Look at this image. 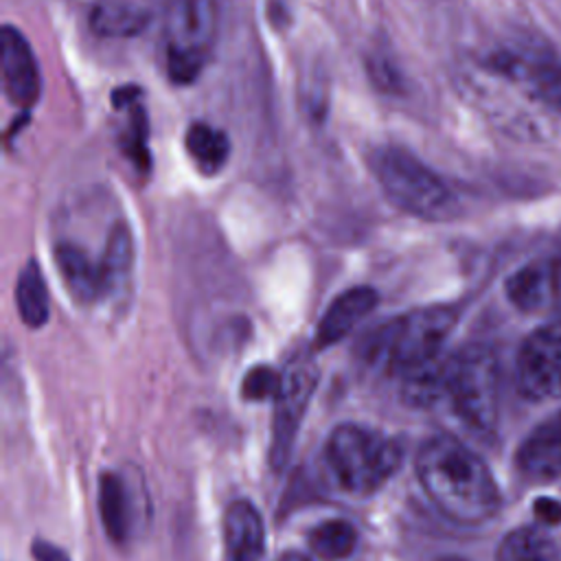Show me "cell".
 I'll list each match as a JSON object with an SVG mask.
<instances>
[{
    "label": "cell",
    "instance_id": "6da1fadb",
    "mask_svg": "<svg viewBox=\"0 0 561 561\" xmlns=\"http://www.w3.org/2000/svg\"><path fill=\"white\" fill-rule=\"evenodd\" d=\"M416 476L432 504L456 524H484L500 508V491L484 460L449 434L423 443Z\"/></svg>",
    "mask_w": 561,
    "mask_h": 561
},
{
    "label": "cell",
    "instance_id": "7a4b0ae2",
    "mask_svg": "<svg viewBox=\"0 0 561 561\" xmlns=\"http://www.w3.org/2000/svg\"><path fill=\"white\" fill-rule=\"evenodd\" d=\"M368 164L379 188L399 210L427 221L451 219L458 213V199L449 184L408 149L377 147L368 156Z\"/></svg>",
    "mask_w": 561,
    "mask_h": 561
},
{
    "label": "cell",
    "instance_id": "3957f363",
    "mask_svg": "<svg viewBox=\"0 0 561 561\" xmlns=\"http://www.w3.org/2000/svg\"><path fill=\"white\" fill-rule=\"evenodd\" d=\"M401 458L394 438L355 423L337 425L324 445V462L333 482L351 495L377 491L399 469Z\"/></svg>",
    "mask_w": 561,
    "mask_h": 561
},
{
    "label": "cell",
    "instance_id": "277c9868",
    "mask_svg": "<svg viewBox=\"0 0 561 561\" xmlns=\"http://www.w3.org/2000/svg\"><path fill=\"white\" fill-rule=\"evenodd\" d=\"M217 33V0H169L162 13V42L167 75L173 83L188 85L202 75Z\"/></svg>",
    "mask_w": 561,
    "mask_h": 561
},
{
    "label": "cell",
    "instance_id": "5b68a950",
    "mask_svg": "<svg viewBox=\"0 0 561 561\" xmlns=\"http://www.w3.org/2000/svg\"><path fill=\"white\" fill-rule=\"evenodd\" d=\"M443 394L458 419L476 432H493L500 410V370L489 346L471 344L447 357Z\"/></svg>",
    "mask_w": 561,
    "mask_h": 561
},
{
    "label": "cell",
    "instance_id": "8992f818",
    "mask_svg": "<svg viewBox=\"0 0 561 561\" xmlns=\"http://www.w3.org/2000/svg\"><path fill=\"white\" fill-rule=\"evenodd\" d=\"M456 320L458 313L445 305L421 307L397 318L386 327L379 344L386 366L401 379L440 368L445 364L443 346Z\"/></svg>",
    "mask_w": 561,
    "mask_h": 561
},
{
    "label": "cell",
    "instance_id": "52a82bcc",
    "mask_svg": "<svg viewBox=\"0 0 561 561\" xmlns=\"http://www.w3.org/2000/svg\"><path fill=\"white\" fill-rule=\"evenodd\" d=\"M482 70L561 116V55L546 42H508L482 59Z\"/></svg>",
    "mask_w": 561,
    "mask_h": 561
},
{
    "label": "cell",
    "instance_id": "ba28073f",
    "mask_svg": "<svg viewBox=\"0 0 561 561\" xmlns=\"http://www.w3.org/2000/svg\"><path fill=\"white\" fill-rule=\"evenodd\" d=\"M318 386V368L309 357L291 359L280 377V388L274 397L272 421V447L270 460L274 469H280L294 447L296 432L307 412L311 394Z\"/></svg>",
    "mask_w": 561,
    "mask_h": 561
},
{
    "label": "cell",
    "instance_id": "9c48e42d",
    "mask_svg": "<svg viewBox=\"0 0 561 561\" xmlns=\"http://www.w3.org/2000/svg\"><path fill=\"white\" fill-rule=\"evenodd\" d=\"M517 388L530 401L561 394V316L526 337L517 355Z\"/></svg>",
    "mask_w": 561,
    "mask_h": 561
},
{
    "label": "cell",
    "instance_id": "30bf717a",
    "mask_svg": "<svg viewBox=\"0 0 561 561\" xmlns=\"http://www.w3.org/2000/svg\"><path fill=\"white\" fill-rule=\"evenodd\" d=\"M508 300L526 313L561 307V248L537 256L506 280Z\"/></svg>",
    "mask_w": 561,
    "mask_h": 561
},
{
    "label": "cell",
    "instance_id": "8fae6325",
    "mask_svg": "<svg viewBox=\"0 0 561 561\" xmlns=\"http://www.w3.org/2000/svg\"><path fill=\"white\" fill-rule=\"evenodd\" d=\"M0 50L4 96L15 107H33L42 94V72L28 39L15 26L4 24Z\"/></svg>",
    "mask_w": 561,
    "mask_h": 561
},
{
    "label": "cell",
    "instance_id": "7c38bea8",
    "mask_svg": "<svg viewBox=\"0 0 561 561\" xmlns=\"http://www.w3.org/2000/svg\"><path fill=\"white\" fill-rule=\"evenodd\" d=\"M515 462L519 473L535 482L561 476V414L543 421L524 438Z\"/></svg>",
    "mask_w": 561,
    "mask_h": 561
},
{
    "label": "cell",
    "instance_id": "4fadbf2b",
    "mask_svg": "<svg viewBox=\"0 0 561 561\" xmlns=\"http://www.w3.org/2000/svg\"><path fill=\"white\" fill-rule=\"evenodd\" d=\"M226 561H259L265 550L261 513L248 500H237L224 515Z\"/></svg>",
    "mask_w": 561,
    "mask_h": 561
},
{
    "label": "cell",
    "instance_id": "5bb4252c",
    "mask_svg": "<svg viewBox=\"0 0 561 561\" xmlns=\"http://www.w3.org/2000/svg\"><path fill=\"white\" fill-rule=\"evenodd\" d=\"M377 291L373 287L359 285L342 291L324 311L318 331H316V348H327L340 342L346 333H351L377 305Z\"/></svg>",
    "mask_w": 561,
    "mask_h": 561
},
{
    "label": "cell",
    "instance_id": "9a60e30c",
    "mask_svg": "<svg viewBox=\"0 0 561 561\" xmlns=\"http://www.w3.org/2000/svg\"><path fill=\"white\" fill-rule=\"evenodd\" d=\"M99 508H101V519L110 539L116 543H125L134 533L136 506H134V493L129 491L121 473H114V471L101 473Z\"/></svg>",
    "mask_w": 561,
    "mask_h": 561
},
{
    "label": "cell",
    "instance_id": "2e32d148",
    "mask_svg": "<svg viewBox=\"0 0 561 561\" xmlns=\"http://www.w3.org/2000/svg\"><path fill=\"white\" fill-rule=\"evenodd\" d=\"M131 265H134V239L127 224L118 221L112 228L103 259L99 261L101 298L116 296L127 287V280L131 276Z\"/></svg>",
    "mask_w": 561,
    "mask_h": 561
},
{
    "label": "cell",
    "instance_id": "e0dca14e",
    "mask_svg": "<svg viewBox=\"0 0 561 561\" xmlns=\"http://www.w3.org/2000/svg\"><path fill=\"white\" fill-rule=\"evenodd\" d=\"M55 259L68 291L79 302H92L101 298V272L99 263L90 261V256L75 243H59L55 248Z\"/></svg>",
    "mask_w": 561,
    "mask_h": 561
},
{
    "label": "cell",
    "instance_id": "ac0fdd59",
    "mask_svg": "<svg viewBox=\"0 0 561 561\" xmlns=\"http://www.w3.org/2000/svg\"><path fill=\"white\" fill-rule=\"evenodd\" d=\"M149 11L129 2H99L90 11V28L99 37H136L149 26Z\"/></svg>",
    "mask_w": 561,
    "mask_h": 561
},
{
    "label": "cell",
    "instance_id": "d6986e66",
    "mask_svg": "<svg viewBox=\"0 0 561 561\" xmlns=\"http://www.w3.org/2000/svg\"><path fill=\"white\" fill-rule=\"evenodd\" d=\"M184 147L195 167L206 175L219 173L230 156L228 136L221 129L202 121L188 125L184 134Z\"/></svg>",
    "mask_w": 561,
    "mask_h": 561
},
{
    "label": "cell",
    "instance_id": "ffe728a7",
    "mask_svg": "<svg viewBox=\"0 0 561 561\" xmlns=\"http://www.w3.org/2000/svg\"><path fill=\"white\" fill-rule=\"evenodd\" d=\"M15 302L24 324L42 327L48 320V291L37 261H28L15 283Z\"/></svg>",
    "mask_w": 561,
    "mask_h": 561
},
{
    "label": "cell",
    "instance_id": "44dd1931",
    "mask_svg": "<svg viewBox=\"0 0 561 561\" xmlns=\"http://www.w3.org/2000/svg\"><path fill=\"white\" fill-rule=\"evenodd\" d=\"M309 548L322 561L348 559L357 546L355 528L344 519H329L309 533Z\"/></svg>",
    "mask_w": 561,
    "mask_h": 561
},
{
    "label": "cell",
    "instance_id": "7402d4cb",
    "mask_svg": "<svg viewBox=\"0 0 561 561\" xmlns=\"http://www.w3.org/2000/svg\"><path fill=\"white\" fill-rule=\"evenodd\" d=\"M497 561H561V554L537 528H517L500 543Z\"/></svg>",
    "mask_w": 561,
    "mask_h": 561
},
{
    "label": "cell",
    "instance_id": "603a6c76",
    "mask_svg": "<svg viewBox=\"0 0 561 561\" xmlns=\"http://www.w3.org/2000/svg\"><path fill=\"white\" fill-rule=\"evenodd\" d=\"M147 114L145 107L136 101L129 105V127L123 131V151L136 164V169H149V149H147Z\"/></svg>",
    "mask_w": 561,
    "mask_h": 561
},
{
    "label": "cell",
    "instance_id": "cb8c5ba5",
    "mask_svg": "<svg viewBox=\"0 0 561 561\" xmlns=\"http://www.w3.org/2000/svg\"><path fill=\"white\" fill-rule=\"evenodd\" d=\"M280 377L283 373H276L270 366H256L252 368L245 377H243V386L241 392L245 399L250 401H259V399H274L278 388H280Z\"/></svg>",
    "mask_w": 561,
    "mask_h": 561
},
{
    "label": "cell",
    "instance_id": "d4e9b609",
    "mask_svg": "<svg viewBox=\"0 0 561 561\" xmlns=\"http://www.w3.org/2000/svg\"><path fill=\"white\" fill-rule=\"evenodd\" d=\"M370 77L381 90H394L399 85V72L388 64V59L370 61Z\"/></svg>",
    "mask_w": 561,
    "mask_h": 561
},
{
    "label": "cell",
    "instance_id": "484cf974",
    "mask_svg": "<svg viewBox=\"0 0 561 561\" xmlns=\"http://www.w3.org/2000/svg\"><path fill=\"white\" fill-rule=\"evenodd\" d=\"M533 513L537 515L539 522L548 524V526H557L561 524V502L552 500V497H541L535 502Z\"/></svg>",
    "mask_w": 561,
    "mask_h": 561
},
{
    "label": "cell",
    "instance_id": "4316f807",
    "mask_svg": "<svg viewBox=\"0 0 561 561\" xmlns=\"http://www.w3.org/2000/svg\"><path fill=\"white\" fill-rule=\"evenodd\" d=\"M33 559L35 561H70L64 550L48 541H35L33 543Z\"/></svg>",
    "mask_w": 561,
    "mask_h": 561
},
{
    "label": "cell",
    "instance_id": "83f0119b",
    "mask_svg": "<svg viewBox=\"0 0 561 561\" xmlns=\"http://www.w3.org/2000/svg\"><path fill=\"white\" fill-rule=\"evenodd\" d=\"M140 96V90L136 88V85H125V88H118L116 92H114V107H129L131 103H136V99Z\"/></svg>",
    "mask_w": 561,
    "mask_h": 561
},
{
    "label": "cell",
    "instance_id": "f1b7e54d",
    "mask_svg": "<svg viewBox=\"0 0 561 561\" xmlns=\"http://www.w3.org/2000/svg\"><path fill=\"white\" fill-rule=\"evenodd\" d=\"M276 561H311L309 557H305V554H300V552H285L280 559H276Z\"/></svg>",
    "mask_w": 561,
    "mask_h": 561
},
{
    "label": "cell",
    "instance_id": "f546056e",
    "mask_svg": "<svg viewBox=\"0 0 561 561\" xmlns=\"http://www.w3.org/2000/svg\"><path fill=\"white\" fill-rule=\"evenodd\" d=\"M445 561H458V559H445Z\"/></svg>",
    "mask_w": 561,
    "mask_h": 561
}]
</instances>
